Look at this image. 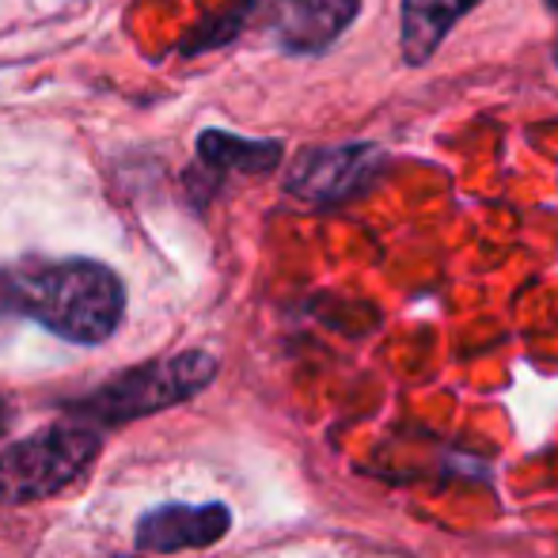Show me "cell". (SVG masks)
I'll return each mask as SVG.
<instances>
[{
    "mask_svg": "<svg viewBox=\"0 0 558 558\" xmlns=\"http://www.w3.org/2000/svg\"><path fill=\"white\" fill-rule=\"evenodd\" d=\"M478 0H403V58L407 65H426L448 31L475 8Z\"/></svg>",
    "mask_w": 558,
    "mask_h": 558,
    "instance_id": "obj_7",
    "label": "cell"
},
{
    "mask_svg": "<svg viewBox=\"0 0 558 558\" xmlns=\"http://www.w3.org/2000/svg\"><path fill=\"white\" fill-rule=\"evenodd\" d=\"M8 429V407H4V399H0V434Z\"/></svg>",
    "mask_w": 558,
    "mask_h": 558,
    "instance_id": "obj_9",
    "label": "cell"
},
{
    "mask_svg": "<svg viewBox=\"0 0 558 558\" xmlns=\"http://www.w3.org/2000/svg\"><path fill=\"white\" fill-rule=\"evenodd\" d=\"M99 452V437L84 426H50L0 456V501L20 506L65 490Z\"/></svg>",
    "mask_w": 558,
    "mask_h": 558,
    "instance_id": "obj_2",
    "label": "cell"
},
{
    "mask_svg": "<svg viewBox=\"0 0 558 558\" xmlns=\"http://www.w3.org/2000/svg\"><path fill=\"white\" fill-rule=\"evenodd\" d=\"M228 524H232V513L221 501H209V506H163L137 524V547L156 555L209 547L225 536Z\"/></svg>",
    "mask_w": 558,
    "mask_h": 558,
    "instance_id": "obj_4",
    "label": "cell"
},
{
    "mask_svg": "<svg viewBox=\"0 0 558 558\" xmlns=\"http://www.w3.org/2000/svg\"><path fill=\"white\" fill-rule=\"evenodd\" d=\"M380 163L376 148H335V153H312L301 163L289 191L304 194L312 202H338L353 191L357 183H365L373 175V168Z\"/></svg>",
    "mask_w": 558,
    "mask_h": 558,
    "instance_id": "obj_6",
    "label": "cell"
},
{
    "mask_svg": "<svg viewBox=\"0 0 558 558\" xmlns=\"http://www.w3.org/2000/svg\"><path fill=\"white\" fill-rule=\"evenodd\" d=\"M547 4H551V8H558V0H547Z\"/></svg>",
    "mask_w": 558,
    "mask_h": 558,
    "instance_id": "obj_10",
    "label": "cell"
},
{
    "mask_svg": "<svg viewBox=\"0 0 558 558\" xmlns=\"http://www.w3.org/2000/svg\"><path fill=\"white\" fill-rule=\"evenodd\" d=\"M278 145H255V141L228 137V133H206L202 137V156L217 168H240V171H263L278 160Z\"/></svg>",
    "mask_w": 558,
    "mask_h": 558,
    "instance_id": "obj_8",
    "label": "cell"
},
{
    "mask_svg": "<svg viewBox=\"0 0 558 558\" xmlns=\"http://www.w3.org/2000/svg\"><path fill=\"white\" fill-rule=\"evenodd\" d=\"M357 15V0H278L274 31L293 53H319L342 35Z\"/></svg>",
    "mask_w": 558,
    "mask_h": 558,
    "instance_id": "obj_5",
    "label": "cell"
},
{
    "mask_svg": "<svg viewBox=\"0 0 558 558\" xmlns=\"http://www.w3.org/2000/svg\"><path fill=\"white\" fill-rule=\"evenodd\" d=\"M217 373L214 357L206 353H183V357L160 361V365H145L130 376H118L107 384L99 396L88 399L92 414H104V418H137V414L160 411L179 399L194 396L209 384V376Z\"/></svg>",
    "mask_w": 558,
    "mask_h": 558,
    "instance_id": "obj_3",
    "label": "cell"
},
{
    "mask_svg": "<svg viewBox=\"0 0 558 558\" xmlns=\"http://www.w3.org/2000/svg\"><path fill=\"white\" fill-rule=\"evenodd\" d=\"M555 58H558V50H555Z\"/></svg>",
    "mask_w": 558,
    "mask_h": 558,
    "instance_id": "obj_11",
    "label": "cell"
},
{
    "mask_svg": "<svg viewBox=\"0 0 558 558\" xmlns=\"http://www.w3.org/2000/svg\"><path fill=\"white\" fill-rule=\"evenodd\" d=\"M125 293L114 270L92 258L23 263L0 270V312L31 316L69 342L96 345L122 324Z\"/></svg>",
    "mask_w": 558,
    "mask_h": 558,
    "instance_id": "obj_1",
    "label": "cell"
}]
</instances>
